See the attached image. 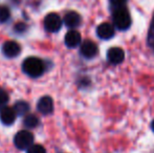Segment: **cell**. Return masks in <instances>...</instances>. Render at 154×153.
<instances>
[{
	"label": "cell",
	"instance_id": "1",
	"mask_svg": "<svg viewBox=\"0 0 154 153\" xmlns=\"http://www.w3.org/2000/svg\"><path fill=\"white\" fill-rule=\"evenodd\" d=\"M22 69L27 76L32 78L40 77L44 72V63L39 58L29 57L23 61Z\"/></svg>",
	"mask_w": 154,
	"mask_h": 153
},
{
	"label": "cell",
	"instance_id": "2",
	"mask_svg": "<svg viewBox=\"0 0 154 153\" xmlns=\"http://www.w3.org/2000/svg\"><path fill=\"white\" fill-rule=\"evenodd\" d=\"M112 20H113L114 26L120 31H126L131 25V16L126 8L114 10Z\"/></svg>",
	"mask_w": 154,
	"mask_h": 153
},
{
	"label": "cell",
	"instance_id": "3",
	"mask_svg": "<svg viewBox=\"0 0 154 153\" xmlns=\"http://www.w3.org/2000/svg\"><path fill=\"white\" fill-rule=\"evenodd\" d=\"M14 144L18 149L26 150L34 144V135L27 130H21L15 135Z\"/></svg>",
	"mask_w": 154,
	"mask_h": 153
},
{
	"label": "cell",
	"instance_id": "4",
	"mask_svg": "<svg viewBox=\"0 0 154 153\" xmlns=\"http://www.w3.org/2000/svg\"><path fill=\"white\" fill-rule=\"evenodd\" d=\"M43 24H44V27L47 32L56 33V32L60 31V29L62 27V19L56 13H51V14L46 15Z\"/></svg>",
	"mask_w": 154,
	"mask_h": 153
},
{
	"label": "cell",
	"instance_id": "5",
	"mask_svg": "<svg viewBox=\"0 0 154 153\" xmlns=\"http://www.w3.org/2000/svg\"><path fill=\"white\" fill-rule=\"evenodd\" d=\"M21 47L16 41H5L2 45V53L8 58H15L20 54Z\"/></svg>",
	"mask_w": 154,
	"mask_h": 153
},
{
	"label": "cell",
	"instance_id": "6",
	"mask_svg": "<svg viewBox=\"0 0 154 153\" xmlns=\"http://www.w3.org/2000/svg\"><path fill=\"white\" fill-rule=\"evenodd\" d=\"M80 53L86 59H91L97 54V46L93 41L91 40H85L81 44Z\"/></svg>",
	"mask_w": 154,
	"mask_h": 153
},
{
	"label": "cell",
	"instance_id": "7",
	"mask_svg": "<svg viewBox=\"0 0 154 153\" xmlns=\"http://www.w3.org/2000/svg\"><path fill=\"white\" fill-rule=\"evenodd\" d=\"M37 109L40 113L44 115H51L54 111V101L51 96H42L37 104Z\"/></svg>",
	"mask_w": 154,
	"mask_h": 153
},
{
	"label": "cell",
	"instance_id": "8",
	"mask_svg": "<svg viewBox=\"0 0 154 153\" xmlns=\"http://www.w3.org/2000/svg\"><path fill=\"white\" fill-rule=\"evenodd\" d=\"M107 59L112 64H121L125 59V53L120 47H111L107 51Z\"/></svg>",
	"mask_w": 154,
	"mask_h": 153
},
{
	"label": "cell",
	"instance_id": "9",
	"mask_svg": "<svg viewBox=\"0 0 154 153\" xmlns=\"http://www.w3.org/2000/svg\"><path fill=\"white\" fill-rule=\"evenodd\" d=\"M97 35L103 40H109L114 36V27L110 23H102L97 26Z\"/></svg>",
	"mask_w": 154,
	"mask_h": 153
},
{
	"label": "cell",
	"instance_id": "10",
	"mask_svg": "<svg viewBox=\"0 0 154 153\" xmlns=\"http://www.w3.org/2000/svg\"><path fill=\"white\" fill-rule=\"evenodd\" d=\"M16 112L14 111L13 107L5 106L0 110V121L3 123L4 125H12L16 120Z\"/></svg>",
	"mask_w": 154,
	"mask_h": 153
},
{
	"label": "cell",
	"instance_id": "11",
	"mask_svg": "<svg viewBox=\"0 0 154 153\" xmlns=\"http://www.w3.org/2000/svg\"><path fill=\"white\" fill-rule=\"evenodd\" d=\"M81 41H82L81 34L78 31H75V29H71V31H69L65 35V44L69 48L77 47L81 43Z\"/></svg>",
	"mask_w": 154,
	"mask_h": 153
},
{
	"label": "cell",
	"instance_id": "12",
	"mask_svg": "<svg viewBox=\"0 0 154 153\" xmlns=\"http://www.w3.org/2000/svg\"><path fill=\"white\" fill-rule=\"evenodd\" d=\"M81 16L77 12H73V11L66 13L64 16V19H63L64 24L67 27H70V29H75V27L79 26L80 23H81Z\"/></svg>",
	"mask_w": 154,
	"mask_h": 153
},
{
	"label": "cell",
	"instance_id": "13",
	"mask_svg": "<svg viewBox=\"0 0 154 153\" xmlns=\"http://www.w3.org/2000/svg\"><path fill=\"white\" fill-rule=\"evenodd\" d=\"M13 109L17 115H25L29 110V103L24 102V101H19L14 105Z\"/></svg>",
	"mask_w": 154,
	"mask_h": 153
},
{
	"label": "cell",
	"instance_id": "14",
	"mask_svg": "<svg viewBox=\"0 0 154 153\" xmlns=\"http://www.w3.org/2000/svg\"><path fill=\"white\" fill-rule=\"evenodd\" d=\"M23 124H24L25 127H27V128H36L39 125V118L34 115H27L24 118Z\"/></svg>",
	"mask_w": 154,
	"mask_h": 153
},
{
	"label": "cell",
	"instance_id": "15",
	"mask_svg": "<svg viewBox=\"0 0 154 153\" xmlns=\"http://www.w3.org/2000/svg\"><path fill=\"white\" fill-rule=\"evenodd\" d=\"M10 10L5 5H0V23L6 22L10 19Z\"/></svg>",
	"mask_w": 154,
	"mask_h": 153
},
{
	"label": "cell",
	"instance_id": "16",
	"mask_svg": "<svg viewBox=\"0 0 154 153\" xmlns=\"http://www.w3.org/2000/svg\"><path fill=\"white\" fill-rule=\"evenodd\" d=\"M26 153H46V150L43 147L42 145H39V144H32L29 148L26 149Z\"/></svg>",
	"mask_w": 154,
	"mask_h": 153
},
{
	"label": "cell",
	"instance_id": "17",
	"mask_svg": "<svg viewBox=\"0 0 154 153\" xmlns=\"http://www.w3.org/2000/svg\"><path fill=\"white\" fill-rule=\"evenodd\" d=\"M127 1H128V0H109L110 5H111V8H113L114 10L125 8Z\"/></svg>",
	"mask_w": 154,
	"mask_h": 153
},
{
	"label": "cell",
	"instance_id": "18",
	"mask_svg": "<svg viewBox=\"0 0 154 153\" xmlns=\"http://www.w3.org/2000/svg\"><path fill=\"white\" fill-rule=\"evenodd\" d=\"M8 102V93L5 91H3V90H0V110L6 106Z\"/></svg>",
	"mask_w": 154,
	"mask_h": 153
},
{
	"label": "cell",
	"instance_id": "19",
	"mask_svg": "<svg viewBox=\"0 0 154 153\" xmlns=\"http://www.w3.org/2000/svg\"><path fill=\"white\" fill-rule=\"evenodd\" d=\"M148 41H149L150 44H153L154 43V18H153V21H152V24H151V29H150V33H149Z\"/></svg>",
	"mask_w": 154,
	"mask_h": 153
},
{
	"label": "cell",
	"instance_id": "20",
	"mask_svg": "<svg viewBox=\"0 0 154 153\" xmlns=\"http://www.w3.org/2000/svg\"><path fill=\"white\" fill-rule=\"evenodd\" d=\"M15 29H16V31L17 32H20V31H23V29H25V26H24V24H23V23H17V25H16V27H15Z\"/></svg>",
	"mask_w": 154,
	"mask_h": 153
},
{
	"label": "cell",
	"instance_id": "21",
	"mask_svg": "<svg viewBox=\"0 0 154 153\" xmlns=\"http://www.w3.org/2000/svg\"><path fill=\"white\" fill-rule=\"evenodd\" d=\"M151 129H152V131L154 132V120H153V122L151 123Z\"/></svg>",
	"mask_w": 154,
	"mask_h": 153
},
{
	"label": "cell",
	"instance_id": "22",
	"mask_svg": "<svg viewBox=\"0 0 154 153\" xmlns=\"http://www.w3.org/2000/svg\"><path fill=\"white\" fill-rule=\"evenodd\" d=\"M152 45H153V47H154V43H153V44H152Z\"/></svg>",
	"mask_w": 154,
	"mask_h": 153
}]
</instances>
